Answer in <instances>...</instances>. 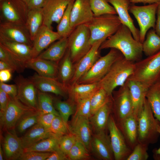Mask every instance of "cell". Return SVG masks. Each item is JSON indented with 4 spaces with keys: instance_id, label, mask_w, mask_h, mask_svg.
I'll use <instances>...</instances> for the list:
<instances>
[{
    "instance_id": "6da1fadb",
    "label": "cell",
    "mask_w": 160,
    "mask_h": 160,
    "mask_svg": "<svg viewBox=\"0 0 160 160\" xmlns=\"http://www.w3.org/2000/svg\"><path fill=\"white\" fill-rule=\"evenodd\" d=\"M108 48L119 50L126 59L135 63L141 60L143 53L142 44L135 39L129 29L122 24L115 33L102 43L99 49Z\"/></svg>"
},
{
    "instance_id": "7a4b0ae2",
    "label": "cell",
    "mask_w": 160,
    "mask_h": 160,
    "mask_svg": "<svg viewBox=\"0 0 160 160\" xmlns=\"http://www.w3.org/2000/svg\"><path fill=\"white\" fill-rule=\"evenodd\" d=\"M135 62L126 59L123 55L117 59L109 70L99 82L98 87L103 89L109 96H112L114 89L123 85L133 73Z\"/></svg>"
},
{
    "instance_id": "3957f363",
    "label": "cell",
    "mask_w": 160,
    "mask_h": 160,
    "mask_svg": "<svg viewBox=\"0 0 160 160\" xmlns=\"http://www.w3.org/2000/svg\"><path fill=\"white\" fill-rule=\"evenodd\" d=\"M139 82L148 88L160 79V50L135 63L133 73L128 79Z\"/></svg>"
},
{
    "instance_id": "277c9868",
    "label": "cell",
    "mask_w": 160,
    "mask_h": 160,
    "mask_svg": "<svg viewBox=\"0 0 160 160\" xmlns=\"http://www.w3.org/2000/svg\"><path fill=\"white\" fill-rule=\"evenodd\" d=\"M137 121L138 142L148 145L156 143L160 135L157 131L160 122L154 117L146 98Z\"/></svg>"
},
{
    "instance_id": "5b68a950",
    "label": "cell",
    "mask_w": 160,
    "mask_h": 160,
    "mask_svg": "<svg viewBox=\"0 0 160 160\" xmlns=\"http://www.w3.org/2000/svg\"><path fill=\"white\" fill-rule=\"evenodd\" d=\"M121 24L116 15L94 16L90 22L85 24L90 31V44L92 46L99 41H104L116 32Z\"/></svg>"
},
{
    "instance_id": "8992f818",
    "label": "cell",
    "mask_w": 160,
    "mask_h": 160,
    "mask_svg": "<svg viewBox=\"0 0 160 160\" xmlns=\"http://www.w3.org/2000/svg\"><path fill=\"white\" fill-rule=\"evenodd\" d=\"M90 33L87 26L83 24L74 28L68 37V49L73 63H76L89 51Z\"/></svg>"
},
{
    "instance_id": "52a82bcc",
    "label": "cell",
    "mask_w": 160,
    "mask_h": 160,
    "mask_svg": "<svg viewBox=\"0 0 160 160\" xmlns=\"http://www.w3.org/2000/svg\"><path fill=\"white\" fill-rule=\"evenodd\" d=\"M122 55L119 50L111 48L106 55L99 58L77 83L89 84L98 82L106 74L113 63Z\"/></svg>"
},
{
    "instance_id": "ba28073f",
    "label": "cell",
    "mask_w": 160,
    "mask_h": 160,
    "mask_svg": "<svg viewBox=\"0 0 160 160\" xmlns=\"http://www.w3.org/2000/svg\"><path fill=\"white\" fill-rule=\"evenodd\" d=\"M158 4L159 3H156L143 6L132 5L129 7V12L133 15L139 26L140 42L142 44L149 29H155L156 14Z\"/></svg>"
},
{
    "instance_id": "9c48e42d",
    "label": "cell",
    "mask_w": 160,
    "mask_h": 160,
    "mask_svg": "<svg viewBox=\"0 0 160 160\" xmlns=\"http://www.w3.org/2000/svg\"><path fill=\"white\" fill-rule=\"evenodd\" d=\"M132 101L126 83L112 94L111 114L117 124L132 113Z\"/></svg>"
},
{
    "instance_id": "30bf717a",
    "label": "cell",
    "mask_w": 160,
    "mask_h": 160,
    "mask_svg": "<svg viewBox=\"0 0 160 160\" xmlns=\"http://www.w3.org/2000/svg\"><path fill=\"white\" fill-rule=\"evenodd\" d=\"M111 144L115 160H126L132 151L117 126L112 114L108 125Z\"/></svg>"
},
{
    "instance_id": "8fae6325",
    "label": "cell",
    "mask_w": 160,
    "mask_h": 160,
    "mask_svg": "<svg viewBox=\"0 0 160 160\" xmlns=\"http://www.w3.org/2000/svg\"><path fill=\"white\" fill-rule=\"evenodd\" d=\"M35 110L23 104L16 97H10L6 109L0 117L1 128L7 131L15 129L17 123L23 114Z\"/></svg>"
},
{
    "instance_id": "7c38bea8",
    "label": "cell",
    "mask_w": 160,
    "mask_h": 160,
    "mask_svg": "<svg viewBox=\"0 0 160 160\" xmlns=\"http://www.w3.org/2000/svg\"><path fill=\"white\" fill-rule=\"evenodd\" d=\"M14 82L17 89L16 97L26 106L38 110V90L31 79L19 75Z\"/></svg>"
},
{
    "instance_id": "4fadbf2b",
    "label": "cell",
    "mask_w": 160,
    "mask_h": 160,
    "mask_svg": "<svg viewBox=\"0 0 160 160\" xmlns=\"http://www.w3.org/2000/svg\"><path fill=\"white\" fill-rule=\"evenodd\" d=\"M0 38L33 46V41L25 25L1 23Z\"/></svg>"
},
{
    "instance_id": "5bb4252c",
    "label": "cell",
    "mask_w": 160,
    "mask_h": 160,
    "mask_svg": "<svg viewBox=\"0 0 160 160\" xmlns=\"http://www.w3.org/2000/svg\"><path fill=\"white\" fill-rule=\"evenodd\" d=\"M103 42L99 41L93 44L89 51L76 63L70 85L77 83L79 79L92 66L100 57L99 48Z\"/></svg>"
},
{
    "instance_id": "9a60e30c",
    "label": "cell",
    "mask_w": 160,
    "mask_h": 160,
    "mask_svg": "<svg viewBox=\"0 0 160 160\" xmlns=\"http://www.w3.org/2000/svg\"><path fill=\"white\" fill-rule=\"evenodd\" d=\"M72 0H47L42 8L43 25L52 29L54 22H60L68 4Z\"/></svg>"
},
{
    "instance_id": "2e32d148",
    "label": "cell",
    "mask_w": 160,
    "mask_h": 160,
    "mask_svg": "<svg viewBox=\"0 0 160 160\" xmlns=\"http://www.w3.org/2000/svg\"><path fill=\"white\" fill-rule=\"evenodd\" d=\"M90 151L100 160L114 159L110 136L107 132L92 134L90 143Z\"/></svg>"
},
{
    "instance_id": "e0dca14e",
    "label": "cell",
    "mask_w": 160,
    "mask_h": 160,
    "mask_svg": "<svg viewBox=\"0 0 160 160\" xmlns=\"http://www.w3.org/2000/svg\"><path fill=\"white\" fill-rule=\"evenodd\" d=\"M70 132L81 142L89 151L90 143L92 135V127L89 118L73 115L70 125L68 124Z\"/></svg>"
},
{
    "instance_id": "ac0fdd59",
    "label": "cell",
    "mask_w": 160,
    "mask_h": 160,
    "mask_svg": "<svg viewBox=\"0 0 160 160\" xmlns=\"http://www.w3.org/2000/svg\"><path fill=\"white\" fill-rule=\"evenodd\" d=\"M38 90L44 92L51 93L65 97L68 94V88L57 78L40 76L37 73L30 78Z\"/></svg>"
},
{
    "instance_id": "d6986e66",
    "label": "cell",
    "mask_w": 160,
    "mask_h": 160,
    "mask_svg": "<svg viewBox=\"0 0 160 160\" xmlns=\"http://www.w3.org/2000/svg\"><path fill=\"white\" fill-rule=\"evenodd\" d=\"M94 16L89 0H75L70 15L71 26H77L90 22Z\"/></svg>"
},
{
    "instance_id": "ffe728a7",
    "label": "cell",
    "mask_w": 160,
    "mask_h": 160,
    "mask_svg": "<svg viewBox=\"0 0 160 160\" xmlns=\"http://www.w3.org/2000/svg\"><path fill=\"white\" fill-rule=\"evenodd\" d=\"M2 142L7 160H18L24 152L20 138L17 136L15 129L7 131Z\"/></svg>"
},
{
    "instance_id": "44dd1931",
    "label": "cell",
    "mask_w": 160,
    "mask_h": 160,
    "mask_svg": "<svg viewBox=\"0 0 160 160\" xmlns=\"http://www.w3.org/2000/svg\"><path fill=\"white\" fill-rule=\"evenodd\" d=\"M61 38L57 32L54 31L43 25L33 41V58L37 57L44 49L52 43Z\"/></svg>"
},
{
    "instance_id": "7402d4cb",
    "label": "cell",
    "mask_w": 160,
    "mask_h": 160,
    "mask_svg": "<svg viewBox=\"0 0 160 160\" xmlns=\"http://www.w3.org/2000/svg\"><path fill=\"white\" fill-rule=\"evenodd\" d=\"M115 9L121 23L130 30L134 38L140 41L139 30L134 25L129 13L131 2L129 0H107Z\"/></svg>"
},
{
    "instance_id": "603a6c76",
    "label": "cell",
    "mask_w": 160,
    "mask_h": 160,
    "mask_svg": "<svg viewBox=\"0 0 160 160\" xmlns=\"http://www.w3.org/2000/svg\"><path fill=\"white\" fill-rule=\"evenodd\" d=\"M126 83L129 89L132 101V113L137 117L143 107L148 88L139 82L129 79Z\"/></svg>"
},
{
    "instance_id": "cb8c5ba5",
    "label": "cell",
    "mask_w": 160,
    "mask_h": 160,
    "mask_svg": "<svg viewBox=\"0 0 160 160\" xmlns=\"http://www.w3.org/2000/svg\"><path fill=\"white\" fill-rule=\"evenodd\" d=\"M0 46L25 64L33 58V47L27 44L0 38Z\"/></svg>"
},
{
    "instance_id": "d4e9b609",
    "label": "cell",
    "mask_w": 160,
    "mask_h": 160,
    "mask_svg": "<svg viewBox=\"0 0 160 160\" xmlns=\"http://www.w3.org/2000/svg\"><path fill=\"white\" fill-rule=\"evenodd\" d=\"M112 97L91 115L89 119L94 133L107 132L108 121L112 113Z\"/></svg>"
},
{
    "instance_id": "484cf974",
    "label": "cell",
    "mask_w": 160,
    "mask_h": 160,
    "mask_svg": "<svg viewBox=\"0 0 160 160\" xmlns=\"http://www.w3.org/2000/svg\"><path fill=\"white\" fill-rule=\"evenodd\" d=\"M26 68L33 70L42 76L57 78L58 67L54 62L38 57L33 58L25 63Z\"/></svg>"
},
{
    "instance_id": "4316f807",
    "label": "cell",
    "mask_w": 160,
    "mask_h": 160,
    "mask_svg": "<svg viewBox=\"0 0 160 160\" xmlns=\"http://www.w3.org/2000/svg\"><path fill=\"white\" fill-rule=\"evenodd\" d=\"M117 125L132 150L138 142L137 117L132 113Z\"/></svg>"
},
{
    "instance_id": "83f0119b",
    "label": "cell",
    "mask_w": 160,
    "mask_h": 160,
    "mask_svg": "<svg viewBox=\"0 0 160 160\" xmlns=\"http://www.w3.org/2000/svg\"><path fill=\"white\" fill-rule=\"evenodd\" d=\"M52 136L58 137L42 126L37 123L33 126L20 138L23 147L25 149L44 139Z\"/></svg>"
},
{
    "instance_id": "f1b7e54d",
    "label": "cell",
    "mask_w": 160,
    "mask_h": 160,
    "mask_svg": "<svg viewBox=\"0 0 160 160\" xmlns=\"http://www.w3.org/2000/svg\"><path fill=\"white\" fill-rule=\"evenodd\" d=\"M1 11L4 22L25 25L28 10H20L10 2L5 1L2 4Z\"/></svg>"
},
{
    "instance_id": "f546056e",
    "label": "cell",
    "mask_w": 160,
    "mask_h": 160,
    "mask_svg": "<svg viewBox=\"0 0 160 160\" xmlns=\"http://www.w3.org/2000/svg\"><path fill=\"white\" fill-rule=\"evenodd\" d=\"M70 100L75 103L78 100L91 97L99 88L97 83L75 84L67 86Z\"/></svg>"
},
{
    "instance_id": "4dcf8cb0",
    "label": "cell",
    "mask_w": 160,
    "mask_h": 160,
    "mask_svg": "<svg viewBox=\"0 0 160 160\" xmlns=\"http://www.w3.org/2000/svg\"><path fill=\"white\" fill-rule=\"evenodd\" d=\"M68 48V37H62L41 53L37 57L56 62L64 56Z\"/></svg>"
},
{
    "instance_id": "1f68e13d",
    "label": "cell",
    "mask_w": 160,
    "mask_h": 160,
    "mask_svg": "<svg viewBox=\"0 0 160 160\" xmlns=\"http://www.w3.org/2000/svg\"><path fill=\"white\" fill-rule=\"evenodd\" d=\"M43 22L42 8L28 10L25 25L29 31L33 41L38 31L43 25Z\"/></svg>"
},
{
    "instance_id": "d6a6232c",
    "label": "cell",
    "mask_w": 160,
    "mask_h": 160,
    "mask_svg": "<svg viewBox=\"0 0 160 160\" xmlns=\"http://www.w3.org/2000/svg\"><path fill=\"white\" fill-rule=\"evenodd\" d=\"M146 98L154 117L160 122V79L148 88Z\"/></svg>"
},
{
    "instance_id": "836d02e7",
    "label": "cell",
    "mask_w": 160,
    "mask_h": 160,
    "mask_svg": "<svg viewBox=\"0 0 160 160\" xmlns=\"http://www.w3.org/2000/svg\"><path fill=\"white\" fill-rule=\"evenodd\" d=\"M58 137L52 136L44 139L24 149L25 152L36 151L53 152L60 149Z\"/></svg>"
},
{
    "instance_id": "e575fe53",
    "label": "cell",
    "mask_w": 160,
    "mask_h": 160,
    "mask_svg": "<svg viewBox=\"0 0 160 160\" xmlns=\"http://www.w3.org/2000/svg\"><path fill=\"white\" fill-rule=\"evenodd\" d=\"M72 63L70 53L68 49L59 68L58 75L60 81L66 86L73 73L74 68Z\"/></svg>"
},
{
    "instance_id": "d590c367",
    "label": "cell",
    "mask_w": 160,
    "mask_h": 160,
    "mask_svg": "<svg viewBox=\"0 0 160 160\" xmlns=\"http://www.w3.org/2000/svg\"><path fill=\"white\" fill-rule=\"evenodd\" d=\"M146 35V38L142 43L143 51L148 57L160 50V36L153 28L149 30Z\"/></svg>"
},
{
    "instance_id": "8d00e7d4",
    "label": "cell",
    "mask_w": 160,
    "mask_h": 160,
    "mask_svg": "<svg viewBox=\"0 0 160 160\" xmlns=\"http://www.w3.org/2000/svg\"><path fill=\"white\" fill-rule=\"evenodd\" d=\"M74 1L72 0L69 4L57 26V32L61 38L68 37L74 29L71 26L70 15Z\"/></svg>"
},
{
    "instance_id": "74e56055",
    "label": "cell",
    "mask_w": 160,
    "mask_h": 160,
    "mask_svg": "<svg viewBox=\"0 0 160 160\" xmlns=\"http://www.w3.org/2000/svg\"><path fill=\"white\" fill-rule=\"evenodd\" d=\"M37 90L38 110L40 114L53 113L56 116H60L58 112L54 106L53 99L52 96L47 93Z\"/></svg>"
},
{
    "instance_id": "f35d334b",
    "label": "cell",
    "mask_w": 160,
    "mask_h": 160,
    "mask_svg": "<svg viewBox=\"0 0 160 160\" xmlns=\"http://www.w3.org/2000/svg\"><path fill=\"white\" fill-rule=\"evenodd\" d=\"M40 114L39 110L31 111L23 114L16 125L15 127L17 130L20 133H23L37 124L38 117Z\"/></svg>"
},
{
    "instance_id": "ab89813d",
    "label": "cell",
    "mask_w": 160,
    "mask_h": 160,
    "mask_svg": "<svg viewBox=\"0 0 160 160\" xmlns=\"http://www.w3.org/2000/svg\"><path fill=\"white\" fill-rule=\"evenodd\" d=\"M112 97V96H109L103 89L102 88L98 89L90 98L91 115L110 100Z\"/></svg>"
},
{
    "instance_id": "60d3db41",
    "label": "cell",
    "mask_w": 160,
    "mask_h": 160,
    "mask_svg": "<svg viewBox=\"0 0 160 160\" xmlns=\"http://www.w3.org/2000/svg\"><path fill=\"white\" fill-rule=\"evenodd\" d=\"M89 1L95 16L106 14H117L114 7L111 5L107 0H89Z\"/></svg>"
},
{
    "instance_id": "b9f144b4",
    "label": "cell",
    "mask_w": 160,
    "mask_h": 160,
    "mask_svg": "<svg viewBox=\"0 0 160 160\" xmlns=\"http://www.w3.org/2000/svg\"><path fill=\"white\" fill-rule=\"evenodd\" d=\"M0 60L9 64L14 71L18 73L23 72L26 68L25 64L20 61L0 46Z\"/></svg>"
},
{
    "instance_id": "7bdbcfd3",
    "label": "cell",
    "mask_w": 160,
    "mask_h": 160,
    "mask_svg": "<svg viewBox=\"0 0 160 160\" xmlns=\"http://www.w3.org/2000/svg\"><path fill=\"white\" fill-rule=\"evenodd\" d=\"M54 101V105L55 108L57 110L64 122L68 125V121L69 117L74 112L73 104L74 102L70 100L67 101L55 100Z\"/></svg>"
},
{
    "instance_id": "ee69618b",
    "label": "cell",
    "mask_w": 160,
    "mask_h": 160,
    "mask_svg": "<svg viewBox=\"0 0 160 160\" xmlns=\"http://www.w3.org/2000/svg\"><path fill=\"white\" fill-rule=\"evenodd\" d=\"M89 151L84 145L77 140L72 147L67 156L68 160H87L90 157Z\"/></svg>"
},
{
    "instance_id": "f6af8a7d",
    "label": "cell",
    "mask_w": 160,
    "mask_h": 160,
    "mask_svg": "<svg viewBox=\"0 0 160 160\" xmlns=\"http://www.w3.org/2000/svg\"><path fill=\"white\" fill-rule=\"evenodd\" d=\"M49 131L58 137L70 132L68 125H66L60 116H56L54 119Z\"/></svg>"
},
{
    "instance_id": "bcb514c9",
    "label": "cell",
    "mask_w": 160,
    "mask_h": 160,
    "mask_svg": "<svg viewBox=\"0 0 160 160\" xmlns=\"http://www.w3.org/2000/svg\"><path fill=\"white\" fill-rule=\"evenodd\" d=\"M148 145L138 142L126 160H146L149 157L147 152Z\"/></svg>"
},
{
    "instance_id": "7dc6e473",
    "label": "cell",
    "mask_w": 160,
    "mask_h": 160,
    "mask_svg": "<svg viewBox=\"0 0 160 160\" xmlns=\"http://www.w3.org/2000/svg\"><path fill=\"white\" fill-rule=\"evenodd\" d=\"M77 140L76 136L70 132L67 134L60 137L59 138L60 149L67 156Z\"/></svg>"
},
{
    "instance_id": "c3c4849f",
    "label": "cell",
    "mask_w": 160,
    "mask_h": 160,
    "mask_svg": "<svg viewBox=\"0 0 160 160\" xmlns=\"http://www.w3.org/2000/svg\"><path fill=\"white\" fill-rule=\"evenodd\" d=\"M91 97L78 100L75 103L76 108L74 116H82L89 118L91 116L90 104Z\"/></svg>"
},
{
    "instance_id": "681fc988",
    "label": "cell",
    "mask_w": 160,
    "mask_h": 160,
    "mask_svg": "<svg viewBox=\"0 0 160 160\" xmlns=\"http://www.w3.org/2000/svg\"><path fill=\"white\" fill-rule=\"evenodd\" d=\"M52 152L36 151L25 152L19 158V160H46Z\"/></svg>"
},
{
    "instance_id": "f907efd6",
    "label": "cell",
    "mask_w": 160,
    "mask_h": 160,
    "mask_svg": "<svg viewBox=\"0 0 160 160\" xmlns=\"http://www.w3.org/2000/svg\"><path fill=\"white\" fill-rule=\"evenodd\" d=\"M56 116L53 113L40 114L38 117L37 123L49 130L53 120Z\"/></svg>"
},
{
    "instance_id": "816d5d0a",
    "label": "cell",
    "mask_w": 160,
    "mask_h": 160,
    "mask_svg": "<svg viewBox=\"0 0 160 160\" xmlns=\"http://www.w3.org/2000/svg\"><path fill=\"white\" fill-rule=\"evenodd\" d=\"M0 89L5 92L10 97H15L17 94L16 84H8L0 81Z\"/></svg>"
},
{
    "instance_id": "f5cc1de1",
    "label": "cell",
    "mask_w": 160,
    "mask_h": 160,
    "mask_svg": "<svg viewBox=\"0 0 160 160\" xmlns=\"http://www.w3.org/2000/svg\"><path fill=\"white\" fill-rule=\"evenodd\" d=\"M9 96L0 89V117L4 115L8 106Z\"/></svg>"
},
{
    "instance_id": "db71d44e",
    "label": "cell",
    "mask_w": 160,
    "mask_h": 160,
    "mask_svg": "<svg viewBox=\"0 0 160 160\" xmlns=\"http://www.w3.org/2000/svg\"><path fill=\"white\" fill-rule=\"evenodd\" d=\"M68 160L67 155L60 149L52 152L46 160Z\"/></svg>"
},
{
    "instance_id": "11a10c76",
    "label": "cell",
    "mask_w": 160,
    "mask_h": 160,
    "mask_svg": "<svg viewBox=\"0 0 160 160\" xmlns=\"http://www.w3.org/2000/svg\"><path fill=\"white\" fill-rule=\"evenodd\" d=\"M47 0H30L27 5L28 10L42 8Z\"/></svg>"
},
{
    "instance_id": "9f6ffc18",
    "label": "cell",
    "mask_w": 160,
    "mask_h": 160,
    "mask_svg": "<svg viewBox=\"0 0 160 160\" xmlns=\"http://www.w3.org/2000/svg\"><path fill=\"white\" fill-rule=\"evenodd\" d=\"M9 70L0 71V81L5 82L9 81L12 78V73Z\"/></svg>"
},
{
    "instance_id": "6f0895ef",
    "label": "cell",
    "mask_w": 160,
    "mask_h": 160,
    "mask_svg": "<svg viewBox=\"0 0 160 160\" xmlns=\"http://www.w3.org/2000/svg\"><path fill=\"white\" fill-rule=\"evenodd\" d=\"M156 13L157 19L156 21L154 30L156 33L160 36V2L159 3Z\"/></svg>"
},
{
    "instance_id": "680465c9",
    "label": "cell",
    "mask_w": 160,
    "mask_h": 160,
    "mask_svg": "<svg viewBox=\"0 0 160 160\" xmlns=\"http://www.w3.org/2000/svg\"><path fill=\"white\" fill-rule=\"evenodd\" d=\"M131 3L135 4L136 3H141L144 4L148 3L151 4L154 3H159L160 0H129Z\"/></svg>"
},
{
    "instance_id": "91938a15",
    "label": "cell",
    "mask_w": 160,
    "mask_h": 160,
    "mask_svg": "<svg viewBox=\"0 0 160 160\" xmlns=\"http://www.w3.org/2000/svg\"><path fill=\"white\" fill-rule=\"evenodd\" d=\"M157 131L160 135V125L158 127ZM153 152L154 159L156 160H160V147L158 149H154Z\"/></svg>"
},
{
    "instance_id": "94428289",
    "label": "cell",
    "mask_w": 160,
    "mask_h": 160,
    "mask_svg": "<svg viewBox=\"0 0 160 160\" xmlns=\"http://www.w3.org/2000/svg\"><path fill=\"white\" fill-rule=\"evenodd\" d=\"M9 70L12 72L14 71L11 67L7 63L3 60H0V71Z\"/></svg>"
},
{
    "instance_id": "6125c7cd",
    "label": "cell",
    "mask_w": 160,
    "mask_h": 160,
    "mask_svg": "<svg viewBox=\"0 0 160 160\" xmlns=\"http://www.w3.org/2000/svg\"><path fill=\"white\" fill-rule=\"evenodd\" d=\"M3 150L2 148L1 144L0 145V160H3L4 159L3 158Z\"/></svg>"
},
{
    "instance_id": "be15d7a7",
    "label": "cell",
    "mask_w": 160,
    "mask_h": 160,
    "mask_svg": "<svg viewBox=\"0 0 160 160\" xmlns=\"http://www.w3.org/2000/svg\"><path fill=\"white\" fill-rule=\"evenodd\" d=\"M27 4L28 3V0H23Z\"/></svg>"
},
{
    "instance_id": "e7e4bbea",
    "label": "cell",
    "mask_w": 160,
    "mask_h": 160,
    "mask_svg": "<svg viewBox=\"0 0 160 160\" xmlns=\"http://www.w3.org/2000/svg\"><path fill=\"white\" fill-rule=\"evenodd\" d=\"M29 0H28V2L29 1Z\"/></svg>"
},
{
    "instance_id": "03108f58",
    "label": "cell",
    "mask_w": 160,
    "mask_h": 160,
    "mask_svg": "<svg viewBox=\"0 0 160 160\" xmlns=\"http://www.w3.org/2000/svg\"><path fill=\"white\" fill-rule=\"evenodd\" d=\"M2 0H0V1H1Z\"/></svg>"
}]
</instances>
